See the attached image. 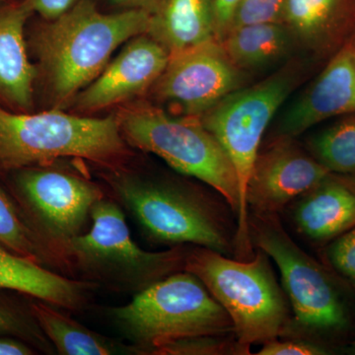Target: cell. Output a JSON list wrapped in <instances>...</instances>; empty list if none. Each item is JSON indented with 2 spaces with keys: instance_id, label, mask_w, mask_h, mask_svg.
<instances>
[{
  "instance_id": "6da1fadb",
  "label": "cell",
  "mask_w": 355,
  "mask_h": 355,
  "mask_svg": "<svg viewBox=\"0 0 355 355\" xmlns=\"http://www.w3.org/2000/svg\"><path fill=\"white\" fill-rule=\"evenodd\" d=\"M150 12L139 9L103 13L92 0H80L58 19L46 21L27 39L37 60V79L53 109L71 105L79 92L108 65L114 51L146 34Z\"/></svg>"
},
{
  "instance_id": "7a4b0ae2",
  "label": "cell",
  "mask_w": 355,
  "mask_h": 355,
  "mask_svg": "<svg viewBox=\"0 0 355 355\" xmlns=\"http://www.w3.org/2000/svg\"><path fill=\"white\" fill-rule=\"evenodd\" d=\"M114 200L139 222L154 242L191 244L235 254V233L220 203L172 180L137 173L107 175Z\"/></svg>"
},
{
  "instance_id": "3957f363",
  "label": "cell",
  "mask_w": 355,
  "mask_h": 355,
  "mask_svg": "<svg viewBox=\"0 0 355 355\" xmlns=\"http://www.w3.org/2000/svg\"><path fill=\"white\" fill-rule=\"evenodd\" d=\"M118 120L51 109L18 113L0 106V174L77 158L114 168L130 154Z\"/></svg>"
},
{
  "instance_id": "277c9868",
  "label": "cell",
  "mask_w": 355,
  "mask_h": 355,
  "mask_svg": "<svg viewBox=\"0 0 355 355\" xmlns=\"http://www.w3.org/2000/svg\"><path fill=\"white\" fill-rule=\"evenodd\" d=\"M184 270L193 273L225 309L236 340L244 347L286 335L288 299L275 279L268 256L258 249L248 261L200 246L189 248Z\"/></svg>"
},
{
  "instance_id": "5b68a950",
  "label": "cell",
  "mask_w": 355,
  "mask_h": 355,
  "mask_svg": "<svg viewBox=\"0 0 355 355\" xmlns=\"http://www.w3.org/2000/svg\"><path fill=\"white\" fill-rule=\"evenodd\" d=\"M90 230L67 245L62 266H71L87 282L119 292H139L184 270L189 248L178 245L147 252L130 237L121 205L103 198L91 210Z\"/></svg>"
},
{
  "instance_id": "8992f818",
  "label": "cell",
  "mask_w": 355,
  "mask_h": 355,
  "mask_svg": "<svg viewBox=\"0 0 355 355\" xmlns=\"http://www.w3.org/2000/svg\"><path fill=\"white\" fill-rule=\"evenodd\" d=\"M109 312L139 354H150L181 338L234 334L225 309L187 270L159 280L137 293L132 302Z\"/></svg>"
},
{
  "instance_id": "52a82bcc",
  "label": "cell",
  "mask_w": 355,
  "mask_h": 355,
  "mask_svg": "<svg viewBox=\"0 0 355 355\" xmlns=\"http://www.w3.org/2000/svg\"><path fill=\"white\" fill-rule=\"evenodd\" d=\"M116 120L128 144L209 184L238 216L241 198L234 166L198 116H172L161 109L139 106L125 110Z\"/></svg>"
},
{
  "instance_id": "ba28073f",
  "label": "cell",
  "mask_w": 355,
  "mask_h": 355,
  "mask_svg": "<svg viewBox=\"0 0 355 355\" xmlns=\"http://www.w3.org/2000/svg\"><path fill=\"white\" fill-rule=\"evenodd\" d=\"M252 245L272 259L294 313L286 335L338 336L349 330L352 316L342 291L331 273L289 237L277 214L248 218Z\"/></svg>"
},
{
  "instance_id": "9c48e42d",
  "label": "cell",
  "mask_w": 355,
  "mask_h": 355,
  "mask_svg": "<svg viewBox=\"0 0 355 355\" xmlns=\"http://www.w3.org/2000/svg\"><path fill=\"white\" fill-rule=\"evenodd\" d=\"M293 67L279 70L261 83L238 89L198 116L203 127L217 139L234 166L239 182L241 207L237 216L235 256L253 258L250 239L246 191L250 175L259 154L261 137L277 110L298 83Z\"/></svg>"
},
{
  "instance_id": "30bf717a",
  "label": "cell",
  "mask_w": 355,
  "mask_h": 355,
  "mask_svg": "<svg viewBox=\"0 0 355 355\" xmlns=\"http://www.w3.org/2000/svg\"><path fill=\"white\" fill-rule=\"evenodd\" d=\"M51 165L11 173L16 207L51 263L62 266L67 245L81 235L104 191L87 178Z\"/></svg>"
},
{
  "instance_id": "8fae6325",
  "label": "cell",
  "mask_w": 355,
  "mask_h": 355,
  "mask_svg": "<svg viewBox=\"0 0 355 355\" xmlns=\"http://www.w3.org/2000/svg\"><path fill=\"white\" fill-rule=\"evenodd\" d=\"M241 84V69L212 41L170 58L153 88L181 116H200Z\"/></svg>"
},
{
  "instance_id": "7c38bea8",
  "label": "cell",
  "mask_w": 355,
  "mask_h": 355,
  "mask_svg": "<svg viewBox=\"0 0 355 355\" xmlns=\"http://www.w3.org/2000/svg\"><path fill=\"white\" fill-rule=\"evenodd\" d=\"M323 165L287 137L259 153L248 181V210L272 216L330 174Z\"/></svg>"
},
{
  "instance_id": "4fadbf2b",
  "label": "cell",
  "mask_w": 355,
  "mask_h": 355,
  "mask_svg": "<svg viewBox=\"0 0 355 355\" xmlns=\"http://www.w3.org/2000/svg\"><path fill=\"white\" fill-rule=\"evenodd\" d=\"M169 60L168 51L148 35L135 37L71 105L90 113L130 101L153 87Z\"/></svg>"
},
{
  "instance_id": "5bb4252c",
  "label": "cell",
  "mask_w": 355,
  "mask_h": 355,
  "mask_svg": "<svg viewBox=\"0 0 355 355\" xmlns=\"http://www.w3.org/2000/svg\"><path fill=\"white\" fill-rule=\"evenodd\" d=\"M355 114V42L345 44L323 71L287 109L279 123L282 137H297L328 119Z\"/></svg>"
},
{
  "instance_id": "9a60e30c",
  "label": "cell",
  "mask_w": 355,
  "mask_h": 355,
  "mask_svg": "<svg viewBox=\"0 0 355 355\" xmlns=\"http://www.w3.org/2000/svg\"><path fill=\"white\" fill-rule=\"evenodd\" d=\"M33 14L24 0L0 4V106L18 113H31L34 108L37 69L25 34Z\"/></svg>"
},
{
  "instance_id": "2e32d148",
  "label": "cell",
  "mask_w": 355,
  "mask_h": 355,
  "mask_svg": "<svg viewBox=\"0 0 355 355\" xmlns=\"http://www.w3.org/2000/svg\"><path fill=\"white\" fill-rule=\"evenodd\" d=\"M292 219L300 234L326 243L355 227V178L330 173L296 198Z\"/></svg>"
},
{
  "instance_id": "e0dca14e",
  "label": "cell",
  "mask_w": 355,
  "mask_h": 355,
  "mask_svg": "<svg viewBox=\"0 0 355 355\" xmlns=\"http://www.w3.org/2000/svg\"><path fill=\"white\" fill-rule=\"evenodd\" d=\"M94 284L67 279L43 265L12 253L0 245V289H10L64 309L79 311L87 304Z\"/></svg>"
},
{
  "instance_id": "ac0fdd59",
  "label": "cell",
  "mask_w": 355,
  "mask_h": 355,
  "mask_svg": "<svg viewBox=\"0 0 355 355\" xmlns=\"http://www.w3.org/2000/svg\"><path fill=\"white\" fill-rule=\"evenodd\" d=\"M146 35L170 58L216 41L214 0H163L150 13Z\"/></svg>"
},
{
  "instance_id": "d6986e66",
  "label": "cell",
  "mask_w": 355,
  "mask_h": 355,
  "mask_svg": "<svg viewBox=\"0 0 355 355\" xmlns=\"http://www.w3.org/2000/svg\"><path fill=\"white\" fill-rule=\"evenodd\" d=\"M30 312L40 329L62 355H110L120 354L116 343L89 330L71 318L53 309L44 301L32 303Z\"/></svg>"
},
{
  "instance_id": "ffe728a7",
  "label": "cell",
  "mask_w": 355,
  "mask_h": 355,
  "mask_svg": "<svg viewBox=\"0 0 355 355\" xmlns=\"http://www.w3.org/2000/svg\"><path fill=\"white\" fill-rule=\"evenodd\" d=\"M291 37L280 23L241 26L222 40V49L238 69H256L284 55Z\"/></svg>"
},
{
  "instance_id": "44dd1931",
  "label": "cell",
  "mask_w": 355,
  "mask_h": 355,
  "mask_svg": "<svg viewBox=\"0 0 355 355\" xmlns=\"http://www.w3.org/2000/svg\"><path fill=\"white\" fill-rule=\"evenodd\" d=\"M310 149L313 157L331 173L355 175V114L317 135Z\"/></svg>"
},
{
  "instance_id": "7402d4cb",
  "label": "cell",
  "mask_w": 355,
  "mask_h": 355,
  "mask_svg": "<svg viewBox=\"0 0 355 355\" xmlns=\"http://www.w3.org/2000/svg\"><path fill=\"white\" fill-rule=\"evenodd\" d=\"M343 0H286L282 19L306 41L328 36L338 23Z\"/></svg>"
},
{
  "instance_id": "603a6c76",
  "label": "cell",
  "mask_w": 355,
  "mask_h": 355,
  "mask_svg": "<svg viewBox=\"0 0 355 355\" xmlns=\"http://www.w3.org/2000/svg\"><path fill=\"white\" fill-rule=\"evenodd\" d=\"M0 245L16 254L40 265L51 263L48 254L28 227L19 210L10 198L0 189Z\"/></svg>"
},
{
  "instance_id": "cb8c5ba5",
  "label": "cell",
  "mask_w": 355,
  "mask_h": 355,
  "mask_svg": "<svg viewBox=\"0 0 355 355\" xmlns=\"http://www.w3.org/2000/svg\"><path fill=\"white\" fill-rule=\"evenodd\" d=\"M225 335L191 336L166 343L151 352L156 355H247L249 347Z\"/></svg>"
},
{
  "instance_id": "d4e9b609",
  "label": "cell",
  "mask_w": 355,
  "mask_h": 355,
  "mask_svg": "<svg viewBox=\"0 0 355 355\" xmlns=\"http://www.w3.org/2000/svg\"><path fill=\"white\" fill-rule=\"evenodd\" d=\"M286 0H240L230 30L241 26L279 23Z\"/></svg>"
},
{
  "instance_id": "484cf974",
  "label": "cell",
  "mask_w": 355,
  "mask_h": 355,
  "mask_svg": "<svg viewBox=\"0 0 355 355\" xmlns=\"http://www.w3.org/2000/svg\"><path fill=\"white\" fill-rule=\"evenodd\" d=\"M0 335L17 336L44 350L49 347V340L34 318L27 319L19 312L2 304H0Z\"/></svg>"
},
{
  "instance_id": "4316f807",
  "label": "cell",
  "mask_w": 355,
  "mask_h": 355,
  "mask_svg": "<svg viewBox=\"0 0 355 355\" xmlns=\"http://www.w3.org/2000/svg\"><path fill=\"white\" fill-rule=\"evenodd\" d=\"M324 254L333 270L355 289V227L334 239Z\"/></svg>"
},
{
  "instance_id": "83f0119b",
  "label": "cell",
  "mask_w": 355,
  "mask_h": 355,
  "mask_svg": "<svg viewBox=\"0 0 355 355\" xmlns=\"http://www.w3.org/2000/svg\"><path fill=\"white\" fill-rule=\"evenodd\" d=\"M259 355H323L328 350L319 343L304 338H294L291 340H275L263 345Z\"/></svg>"
},
{
  "instance_id": "f1b7e54d",
  "label": "cell",
  "mask_w": 355,
  "mask_h": 355,
  "mask_svg": "<svg viewBox=\"0 0 355 355\" xmlns=\"http://www.w3.org/2000/svg\"><path fill=\"white\" fill-rule=\"evenodd\" d=\"M33 13L53 21L69 12L80 0H24Z\"/></svg>"
},
{
  "instance_id": "f546056e",
  "label": "cell",
  "mask_w": 355,
  "mask_h": 355,
  "mask_svg": "<svg viewBox=\"0 0 355 355\" xmlns=\"http://www.w3.org/2000/svg\"><path fill=\"white\" fill-rule=\"evenodd\" d=\"M240 0H214L216 18V39L222 41L230 31L235 9Z\"/></svg>"
},
{
  "instance_id": "4dcf8cb0",
  "label": "cell",
  "mask_w": 355,
  "mask_h": 355,
  "mask_svg": "<svg viewBox=\"0 0 355 355\" xmlns=\"http://www.w3.org/2000/svg\"><path fill=\"white\" fill-rule=\"evenodd\" d=\"M110 6L118 7L120 10L139 9L153 12L163 0H106Z\"/></svg>"
},
{
  "instance_id": "1f68e13d",
  "label": "cell",
  "mask_w": 355,
  "mask_h": 355,
  "mask_svg": "<svg viewBox=\"0 0 355 355\" xmlns=\"http://www.w3.org/2000/svg\"><path fill=\"white\" fill-rule=\"evenodd\" d=\"M34 350L22 340L0 338V355H31Z\"/></svg>"
},
{
  "instance_id": "d6a6232c",
  "label": "cell",
  "mask_w": 355,
  "mask_h": 355,
  "mask_svg": "<svg viewBox=\"0 0 355 355\" xmlns=\"http://www.w3.org/2000/svg\"><path fill=\"white\" fill-rule=\"evenodd\" d=\"M0 1H8V0H0Z\"/></svg>"
},
{
  "instance_id": "836d02e7",
  "label": "cell",
  "mask_w": 355,
  "mask_h": 355,
  "mask_svg": "<svg viewBox=\"0 0 355 355\" xmlns=\"http://www.w3.org/2000/svg\"><path fill=\"white\" fill-rule=\"evenodd\" d=\"M354 352H355V342L354 343Z\"/></svg>"
}]
</instances>
